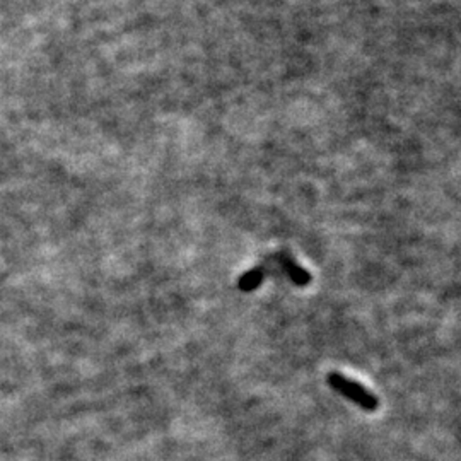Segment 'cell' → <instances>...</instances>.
I'll list each match as a JSON object with an SVG mask.
<instances>
[{
	"label": "cell",
	"instance_id": "obj_1",
	"mask_svg": "<svg viewBox=\"0 0 461 461\" xmlns=\"http://www.w3.org/2000/svg\"><path fill=\"white\" fill-rule=\"evenodd\" d=\"M328 385L332 386L337 393H340L342 396H345V399L351 400L352 403H355L357 407L362 408V410L374 412L379 407V401L373 393L367 392V389L357 381H352V379L342 376L340 373H330Z\"/></svg>",
	"mask_w": 461,
	"mask_h": 461
},
{
	"label": "cell",
	"instance_id": "obj_2",
	"mask_svg": "<svg viewBox=\"0 0 461 461\" xmlns=\"http://www.w3.org/2000/svg\"><path fill=\"white\" fill-rule=\"evenodd\" d=\"M282 262H284L285 272H287L289 277H291V280L294 282V284L299 285V287H304V285L310 284L311 275L308 274L304 269H301V267L297 265V263L294 262L292 258H289V256H284V258H282Z\"/></svg>",
	"mask_w": 461,
	"mask_h": 461
},
{
	"label": "cell",
	"instance_id": "obj_3",
	"mask_svg": "<svg viewBox=\"0 0 461 461\" xmlns=\"http://www.w3.org/2000/svg\"><path fill=\"white\" fill-rule=\"evenodd\" d=\"M262 282H263V270L255 269V270H250L248 274H244L243 277L240 278V282H237V287H240L243 292H251L253 289L258 287Z\"/></svg>",
	"mask_w": 461,
	"mask_h": 461
}]
</instances>
